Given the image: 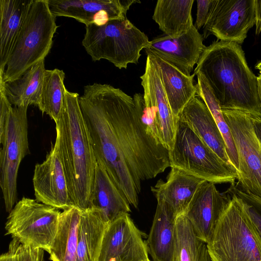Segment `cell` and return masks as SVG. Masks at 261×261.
<instances>
[{
  "label": "cell",
  "mask_w": 261,
  "mask_h": 261,
  "mask_svg": "<svg viewBox=\"0 0 261 261\" xmlns=\"http://www.w3.org/2000/svg\"><path fill=\"white\" fill-rule=\"evenodd\" d=\"M203 39L193 24L178 37L164 35L154 38L150 41L145 51L166 59L190 74L206 47L203 43Z\"/></svg>",
  "instance_id": "17"
},
{
  "label": "cell",
  "mask_w": 261,
  "mask_h": 261,
  "mask_svg": "<svg viewBox=\"0 0 261 261\" xmlns=\"http://www.w3.org/2000/svg\"><path fill=\"white\" fill-rule=\"evenodd\" d=\"M129 205L105 168L97 163L88 208L96 210L110 223L120 216L129 214Z\"/></svg>",
  "instance_id": "20"
},
{
  "label": "cell",
  "mask_w": 261,
  "mask_h": 261,
  "mask_svg": "<svg viewBox=\"0 0 261 261\" xmlns=\"http://www.w3.org/2000/svg\"><path fill=\"white\" fill-rule=\"evenodd\" d=\"M241 201L243 207L261 241V198L247 193L238 188L235 184L227 190Z\"/></svg>",
  "instance_id": "31"
},
{
  "label": "cell",
  "mask_w": 261,
  "mask_h": 261,
  "mask_svg": "<svg viewBox=\"0 0 261 261\" xmlns=\"http://www.w3.org/2000/svg\"><path fill=\"white\" fill-rule=\"evenodd\" d=\"M140 79L144 102L154 119L159 141L169 150L173 145L177 120L172 112L156 66L149 56Z\"/></svg>",
  "instance_id": "15"
},
{
  "label": "cell",
  "mask_w": 261,
  "mask_h": 261,
  "mask_svg": "<svg viewBox=\"0 0 261 261\" xmlns=\"http://www.w3.org/2000/svg\"><path fill=\"white\" fill-rule=\"evenodd\" d=\"M194 0H158L152 19L165 35L178 37L193 25L191 11Z\"/></svg>",
  "instance_id": "26"
},
{
  "label": "cell",
  "mask_w": 261,
  "mask_h": 261,
  "mask_svg": "<svg viewBox=\"0 0 261 261\" xmlns=\"http://www.w3.org/2000/svg\"><path fill=\"white\" fill-rule=\"evenodd\" d=\"M47 0H34L0 79L4 83L20 77L40 61L52 46L58 28Z\"/></svg>",
  "instance_id": "5"
},
{
  "label": "cell",
  "mask_w": 261,
  "mask_h": 261,
  "mask_svg": "<svg viewBox=\"0 0 261 261\" xmlns=\"http://www.w3.org/2000/svg\"><path fill=\"white\" fill-rule=\"evenodd\" d=\"M197 15L194 26L198 30L205 24L215 0H197Z\"/></svg>",
  "instance_id": "32"
},
{
  "label": "cell",
  "mask_w": 261,
  "mask_h": 261,
  "mask_svg": "<svg viewBox=\"0 0 261 261\" xmlns=\"http://www.w3.org/2000/svg\"><path fill=\"white\" fill-rule=\"evenodd\" d=\"M146 54L156 66L172 112L177 120L185 107L196 96L194 76L156 55Z\"/></svg>",
  "instance_id": "18"
},
{
  "label": "cell",
  "mask_w": 261,
  "mask_h": 261,
  "mask_svg": "<svg viewBox=\"0 0 261 261\" xmlns=\"http://www.w3.org/2000/svg\"><path fill=\"white\" fill-rule=\"evenodd\" d=\"M205 180L171 167L167 180L160 179L151 191L156 199L167 203L176 217L184 215L200 185Z\"/></svg>",
  "instance_id": "21"
},
{
  "label": "cell",
  "mask_w": 261,
  "mask_h": 261,
  "mask_svg": "<svg viewBox=\"0 0 261 261\" xmlns=\"http://www.w3.org/2000/svg\"><path fill=\"white\" fill-rule=\"evenodd\" d=\"M170 167L216 184H235L239 173L222 160L185 123L177 119L173 145L169 150Z\"/></svg>",
  "instance_id": "8"
},
{
  "label": "cell",
  "mask_w": 261,
  "mask_h": 261,
  "mask_svg": "<svg viewBox=\"0 0 261 261\" xmlns=\"http://www.w3.org/2000/svg\"><path fill=\"white\" fill-rule=\"evenodd\" d=\"M143 234L129 214L110 222L105 231L97 261H144L149 259Z\"/></svg>",
  "instance_id": "13"
},
{
  "label": "cell",
  "mask_w": 261,
  "mask_h": 261,
  "mask_svg": "<svg viewBox=\"0 0 261 261\" xmlns=\"http://www.w3.org/2000/svg\"><path fill=\"white\" fill-rule=\"evenodd\" d=\"M61 213L59 209L22 197L9 213L5 225L9 234L21 245L49 253L56 235Z\"/></svg>",
  "instance_id": "9"
},
{
  "label": "cell",
  "mask_w": 261,
  "mask_h": 261,
  "mask_svg": "<svg viewBox=\"0 0 261 261\" xmlns=\"http://www.w3.org/2000/svg\"><path fill=\"white\" fill-rule=\"evenodd\" d=\"M144 261H151V260L149 259H148L144 260Z\"/></svg>",
  "instance_id": "39"
},
{
  "label": "cell",
  "mask_w": 261,
  "mask_h": 261,
  "mask_svg": "<svg viewBox=\"0 0 261 261\" xmlns=\"http://www.w3.org/2000/svg\"><path fill=\"white\" fill-rule=\"evenodd\" d=\"M79 100L97 163L137 208L141 182L170 167L169 150L141 122L133 98L121 89L88 85Z\"/></svg>",
  "instance_id": "1"
},
{
  "label": "cell",
  "mask_w": 261,
  "mask_h": 261,
  "mask_svg": "<svg viewBox=\"0 0 261 261\" xmlns=\"http://www.w3.org/2000/svg\"><path fill=\"white\" fill-rule=\"evenodd\" d=\"M44 251L21 244L18 252L19 261H44Z\"/></svg>",
  "instance_id": "33"
},
{
  "label": "cell",
  "mask_w": 261,
  "mask_h": 261,
  "mask_svg": "<svg viewBox=\"0 0 261 261\" xmlns=\"http://www.w3.org/2000/svg\"><path fill=\"white\" fill-rule=\"evenodd\" d=\"M255 68L261 72V61L256 64Z\"/></svg>",
  "instance_id": "38"
},
{
  "label": "cell",
  "mask_w": 261,
  "mask_h": 261,
  "mask_svg": "<svg viewBox=\"0 0 261 261\" xmlns=\"http://www.w3.org/2000/svg\"><path fill=\"white\" fill-rule=\"evenodd\" d=\"M230 199L207 243L212 261H261V241L241 200Z\"/></svg>",
  "instance_id": "6"
},
{
  "label": "cell",
  "mask_w": 261,
  "mask_h": 261,
  "mask_svg": "<svg viewBox=\"0 0 261 261\" xmlns=\"http://www.w3.org/2000/svg\"><path fill=\"white\" fill-rule=\"evenodd\" d=\"M82 211L72 206L61 213L58 228L49 252L51 261H77V230Z\"/></svg>",
  "instance_id": "27"
},
{
  "label": "cell",
  "mask_w": 261,
  "mask_h": 261,
  "mask_svg": "<svg viewBox=\"0 0 261 261\" xmlns=\"http://www.w3.org/2000/svg\"><path fill=\"white\" fill-rule=\"evenodd\" d=\"M170 261H212L207 243L198 237L185 215L176 219L174 245Z\"/></svg>",
  "instance_id": "28"
},
{
  "label": "cell",
  "mask_w": 261,
  "mask_h": 261,
  "mask_svg": "<svg viewBox=\"0 0 261 261\" xmlns=\"http://www.w3.org/2000/svg\"><path fill=\"white\" fill-rule=\"evenodd\" d=\"M27 109L13 107L0 82V187L8 213L17 202L19 166L30 153Z\"/></svg>",
  "instance_id": "4"
},
{
  "label": "cell",
  "mask_w": 261,
  "mask_h": 261,
  "mask_svg": "<svg viewBox=\"0 0 261 261\" xmlns=\"http://www.w3.org/2000/svg\"><path fill=\"white\" fill-rule=\"evenodd\" d=\"M221 110L237 150L241 189L261 198V143L254 131L253 116L240 110Z\"/></svg>",
  "instance_id": "10"
},
{
  "label": "cell",
  "mask_w": 261,
  "mask_h": 261,
  "mask_svg": "<svg viewBox=\"0 0 261 261\" xmlns=\"http://www.w3.org/2000/svg\"><path fill=\"white\" fill-rule=\"evenodd\" d=\"M82 44L93 61L106 59L119 69L137 64L141 51L150 41L147 35L126 18L98 26L86 25Z\"/></svg>",
  "instance_id": "7"
},
{
  "label": "cell",
  "mask_w": 261,
  "mask_h": 261,
  "mask_svg": "<svg viewBox=\"0 0 261 261\" xmlns=\"http://www.w3.org/2000/svg\"><path fill=\"white\" fill-rule=\"evenodd\" d=\"M33 184L35 196L38 201L63 211L74 206L57 138L45 160L36 164Z\"/></svg>",
  "instance_id": "12"
},
{
  "label": "cell",
  "mask_w": 261,
  "mask_h": 261,
  "mask_svg": "<svg viewBox=\"0 0 261 261\" xmlns=\"http://www.w3.org/2000/svg\"><path fill=\"white\" fill-rule=\"evenodd\" d=\"M253 126L254 133L261 143V118L253 117Z\"/></svg>",
  "instance_id": "36"
},
{
  "label": "cell",
  "mask_w": 261,
  "mask_h": 261,
  "mask_svg": "<svg viewBox=\"0 0 261 261\" xmlns=\"http://www.w3.org/2000/svg\"><path fill=\"white\" fill-rule=\"evenodd\" d=\"M45 70L43 59L18 79L7 83L0 79L11 104L17 107L27 108L34 105L39 109Z\"/></svg>",
  "instance_id": "24"
},
{
  "label": "cell",
  "mask_w": 261,
  "mask_h": 261,
  "mask_svg": "<svg viewBox=\"0 0 261 261\" xmlns=\"http://www.w3.org/2000/svg\"><path fill=\"white\" fill-rule=\"evenodd\" d=\"M177 119L188 125L222 160L232 165L224 138L210 110L199 97L196 95L193 98Z\"/></svg>",
  "instance_id": "19"
},
{
  "label": "cell",
  "mask_w": 261,
  "mask_h": 261,
  "mask_svg": "<svg viewBox=\"0 0 261 261\" xmlns=\"http://www.w3.org/2000/svg\"><path fill=\"white\" fill-rule=\"evenodd\" d=\"M65 74L63 70L55 68L45 70L39 109L54 121L60 119L65 98L66 87L64 84Z\"/></svg>",
  "instance_id": "29"
},
{
  "label": "cell",
  "mask_w": 261,
  "mask_h": 261,
  "mask_svg": "<svg viewBox=\"0 0 261 261\" xmlns=\"http://www.w3.org/2000/svg\"><path fill=\"white\" fill-rule=\"evenodd\" d=\"M255 12V32L259 34L261 31V0H254Z\"/></svg>",
  "instance_id": "35"
},
{
  "label": "cell",
  "mask_w": 261,
  "mask_h": 261,
  "mask_svg": "<svg viewBox=\"0 0 261 261\" xmlns=\"http://www.w3.org/2000/svg\"><path fill=\"white\" fill-rule=\"evenodd\" d=\"M109 223L95 210L82 211L77 230V261H97Z\"/></svg>",
  "instance_id": "25"
},
{
  "label": "cell",
  "mask_w": 261,
  "mask_h": 261,
  "mask_svg": "<svg viewBox=\"0 0 261 261\" xmlns=\"http://www.w3.org/2000/svg\"><path fill=\"white\" fill-rule=\"evenodd\" d=\"M260 74L257 77V90H258V96L260 103V107L261 109V72Z\"/></svg>",
  "instance_id": "37"
},
{
  "label": "cell",
  "mask_w": 261,
  "mask_h": 261,
  "mask_svg": "<svg viewBox=\"0 0 261 261\" xmlns=\"http://www.w3.org/2000/svg\"><path fill=\"white\" fill-rule=\"evenodd\" d=\"M157 206L146 241L153 261H170L172 253L176 217L170 206L157 199Z\"/></svg>",
  "instance_id": "23"
},
{
  "label": "cell",
  "mask_w": 261,
  "mask_h": 261,
  "mask_svg": "<svg viewBox=\"0 0 261 261\" xmlns=\"http://www.w3.org/2000/svg\"><path fill=\"white\" fill-rule=\"evenodd\" d=\"M255 24L254 0H215L203 37L213 34L218 40L241 44Z\"/></svg>",
  "instance_id": "11"
},
{
  "label": "cell",
  "mask_w": 261,
  "mask_h": 261,
  "mask_svg": "<svg viewBox=\"0 0 261 261\" xmlns=\"http://www.w3.org/2000/svg\"><path fill=\"white\" fill-rule=\"evenodd\" d=\"M34 0H0V72L9 57Z\"/></svg>",
  "instance_id": "22"
},
{
  "label": "cell",
  "mask_w": 261,
  "mask_h": 261,
  "mask_svg": "<svg viewBox=\"0 0 261 261\" xmlns=\"http://www.w3.org/2000/svg\"><path fill=\"white\" fill-rule=\"evenodd\" d=\"M196 95L199 97L210 110L225 142L227 153L232 166L239 172V164L235 144L220 105L211 88L200 73L196 74Z\"/></svg>",
  "instance_id": "30"
},
{
  "label": "cell",
  "mask_w": 261,
  "mask_h": 261,
  "mask_svg": "<svg viewBox=\"0 0 261 261\" xmlns=\"http://www.w3.org/2000/svg\"><path fill=\"white\" fill-rule=\"evenodd\" d=\"M79 95L65 89L56 138L74 205L88 208L97 161L91 136L79 103Z\"/></svg>",
  "instance_id": "3"
},
{
  "label": "cell",
  "mask_w": 261,
  "mask_h": 261,
  "mask_svg": "<svg viewBox=\"0 0 261 261\" xmlns=\"http://www.w3.org/2000/svg\"><path fill=\"white\" fill-rule=\"evenodd\" d=\"M21 244L13 239L10 242L8 250L0 256V261H19L18 252Z\"/></svg>",
  "instance_id": "34"
},
{
  "label": "cell",
  "mask_w": 261,
  "mask_h": 261,
  "mask_svg": "<svg viewBox=\"0 0 261 261\" xmlns=\"http://www.w3.org/2000/svg\"><path fill=\"white\" fill-rule=\"evenodd\" d=\"M230 196L221 193L213 182L204 180L197 189L185 214L196 235L208 242Z\"/></svg>",
  "instance_id": "16"
},
{
  "label": "cell",
  "mask_w": 261,
  "mask_h": 261,
  "mask_svg": "<svg viewBox=\"0 0 261 261\" xmlns=\"http://www.w3.org/2000/svg\"><path fill=\"white\" fill-rule=\"evenodd\" d=\"M56 16L72 18L86 25L100 26L126 18L130 6L139 0H47Z\"/></svg>",
  "instance_id": "14"
},
{
  "label": "cell",
  "mask_w": 261,
  "mask_h": 261,
  "mask_svg": "<svg viewBox=\"0 0 261 261\" xmlns=\"http://www.w3.org/2000/svg\"><path fill=\"white\" fill-rule=\"evenodd\" d=\"M200 73L221 109L237 110L261 118L257 76L248 67L240 44L214 41L206 46L193 75Z\"/></svg>",
  "instance_id": "2"
}]
</instances>
